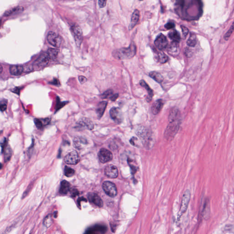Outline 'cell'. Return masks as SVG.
<instances>
[{
	"instance_id": "40",
	"label": "cell",
	"mask_w": 234,
	"mask_h": 234,
	"mask_svg": "<svg viewBox=\"0 0 234 234\" xmlns=\"http://www.w3.org/2000/svg\"><path fill=\"white\" fill-rule=\"evenodd\" d=\"M107 3V1H102L100 0L98 1V5L100 8H104L106 5Z\"/></svg>"
},
{
	"instance_id": "14",
	"label": "cell",
	"mask_w": 234,
	"mask_h": 234,
	"mask_svg": "<svg viewBox=\"0 0 234 234\" xmlns=\"http://www.w3.org/2000/svg\"><path fill=\"white\" fill-rule=\"evenodd\" d=\"M110 115L113 120L117 124H120L122 120V116L121 110L118 108H113L110 111Z\"/></svg>"
},
{
	"instance_id": "42",
	"label": "cell",
	"mask_w": 234,
	"mask_h": 234,
	"mask_svg": "<svg viewBox=\"0 0 234 234\" xmlns=\"http://www.w3.org/2000/svg\"><path fill=\"white\" fill-rule=\"evenodd\" d=\"M51 84L55 85V86H59L60 85V81L57 79H54L51 82H50Z\"/></svg>"
},
{
	"instance_id": "15",
	"label": "cell",
	"mask_w": 234,
	"mask_h": 234,
	"mask_svg": "<svg viewBox=\"0 0 234 234\" xmlns=\"http://www.w3.org/2000/svg\"><path fill=\"white\" fill-rule=\"evenodd\" d=\"M89 201L99 207L103 206V202L98 195L94 193H90L88 195Z\"/></svg>"
},
{
	"instance_id": "43",
	"label": "cell",
	"mask_w": 234,
	"mask_h": 234,
	"mask_svg": "<svg viewBox=\"0 0 234 234\" xmlns=\"http://www.w3.org/2000/svg\"><path fill=\"white\" fill-rule=\"evenodd\" d=\"M65 105V102H58V101L57 104L56 111L58 110V109L61 108L62 107L64 106Z\"/></svg>"
},
{
	"instance_id": "1",
	"label": "cell",
	"mask_w": 234,
	"mask_h": 234,
	"mask_svg": "<svg viewBox=\"0 0 234 234\" xmlns=\"http://www.w3.org/2000/svg\"><path fill=\"white\" fill-rule=\"evenodd\" d=\"M136 133L146 149L150 150L153 147L154 138L152 131L149 128L142 126L138 128Z\"/></svg>"
},
{
	"instance_id": "4",
	"label": "cell",
	"mask_w": 234,
	"mask_h": 234,
	"mask_svg": "<svg viewBox=\"0 0 234 234\" xmlns=\"http://www.w3.org/2000/svg\"><path fill=\"white\" fill-rule=\"evenodd\" d=\"M0 146L1 148V152L3 153L4 159L5 163L8 162L12 155V150L10 146L8 144V142L6 138L3 139L2 142L0 143Z\"/></svg>"
},
{
	"instance_id": "39",
	"label": "cell",
	"mask_w": 234,
	"mask_h": 234,
	"mask_svg": "<svg viewBox=\"0 0 234 234\" xmlns=\"http://www.w3.org/2000/svg\"><path fill=\"white\" fill-rule=\"evenodd\" d=\"M175 27V24L174 23H172V22H169V23H167L165 25V27L167 29H171L174 28Z\"/></svg>"
},
{
	"instance_id": "30",
	"label": "cell",
	"mask_w": 234,
	"mask_h": 234,
	"mask_svg": "<svg viewBox=\"0 0 234 234\" xmlns=\"http://www.w3.org/2000/svg\"><path fill=\"white\" fill-rule=\"evenodd\" d=\"M158 60H159V61L161 64H164V63H166L167 61L168 60V57L167 55H166L162 51H160L158 53Z\"/></svg>"
},
{
	"instance_id": "26",
	"label": "cell",
	"mask_w": 234,
	"mask_h": 234,
	"mask_svg": "<svg viewBox=\"0 0 234 234\" xmlns=\"http://www.w3.org/2000/svg\"><path fill=\"white\" fill-rule=\"evenodd\" d=\"M168 36L170 39H171L173 41L179 43L181 39L180 34L176 30H172L169 32Z\"/></svg>"
},
{
	"instance_id": "13",
	"label": "cell",
	"mask_w": 234,
	"mask_h": 234,
	"mask_svg": "<svg viewBox=\"0 0 234 234\" xmlns=\"http://www.w3.org/2000/svg\"><path fill=\"white\" fill-rule=\"evenodd\" d=\"M105 174L108 178H115L118 176V171L115 165H108L104 169Z\"/></svg>"
},
{
	"instance_id": "38",
	"label": "cell",
	"mask_w": 234,
	"mask_h": 234,
	"mask_svg": "<svg viewBox=\"0 0 234 234\" xmlns=\"http://www.w3.org/2000/svg\"><path fill=\"white\" fill-rule=\"evenodd\" d=\"M182 30V34L184 37L186 38V36L189 33V30L188 28L184 26H181Z\"/></svg>"
},
{
	"instance_id": "24",
	"label": "cell",
	"mask_w": 234,
	"mask_h": 234,
	"mask_svg": "<svg viewBox=\"0 0 234 234\" xmlns=\"http://www.w3.org/2000/svg\"><path fill=\"white\" fill-rule=\"evenodd\" d=\"M140 85L143 87H144L147 91L148 93V97L147 98V100L148 102H150L151 100L152 97L153 96V91L151 87H149L148 85L146 83L144 80H141L140 82Z\"/></svg>"
},
{
	"instance_id": "12",
	"label": "cell",
	"mask_w": 234,
	"mask_h": 234,
	"mask_svg": "<svg viewBox=\"0 0 234 234\" xmlns=\"http://www.w3.org/2000/svg\"><path fill=\"white\" fill-rule=\"evenodd\" d=\"M155 44L159 50H163L168 46L167 39L163 34H160L155 39Z\"/></svg>"
},
{
	"instance_id": "11",
	"label": "cell",
	"mask_w": 234,
	"mask_h": 234,
	"mask_svg": "<svg viewBox=\"0 0 234 234\" xmlns=\"http://www.w3.org/2000/svg\"><path fill=\"white\" fill-rule=\"evenodd\" d=\"M65 163L69 165H76L80 161L79 155L75 151L70 152L64 158Z\"/></svg>"
},
{
	"instance_id": "27",
	"label": "cell",
	"mask_w": 234,
	"mask_h": 234,
	"mask_svg": "<svg viewBox=\"0 0 234 234\" xmlns=\"http://www.w3.org/2000/svg\"><path fill=\"white\" fill-rule=\"evenodd\" d=\"M149 75L151 78H152V79L158 82L159 83H161L163 81V77L162 75L158 73V72H156V71H152V72H150L149 74Z\"/></svg>"
},
{
	"instance_id": "45",
	"label": "cell",
	"mask_w": 234,
	"mask_h": 234,
	"mask_svg": "<svg viewBox=\"0 0 234 234\" xmlns=\"http://www.w3.org/2000/svg\"><path fill=\"white\" fill-rule=\"evenodd\" d=\"M12 91L15 93L19 95L20 91V88L19 87L15 88L13 90H12Z\"/></svg>"
},
{
	"instance_id": "46",
	"label": "cell",
	"mask_w": 234,
	"mask_h": 234,
	"mask_svg": "<svg viewBox=\"0 0 234 234\" xmlns=\"http://www.w3.org/2000/svg\"><path fill=\"white\" fill-rule=\"evenodd\" d=\"M78 194H79V193H78V192L77 189H74V190H73V191H72V195L73 196H75L76 195H77Z\"/></svg>"
},
{
	"instance_id": "41",
	"label": "cell",
	"mask_w": 234,
	"mask_h": 234,
	"mask_svg": "<svg viewBox=\"0 0 234 234\" xmlns=\"http://www.w3.org/2000/svg\"><path fill=\"white\" fill-rule=\"evenodd\" d=\"M78 79H79V81H80V83L81 84H83L86 81H87V78L85 77H84V76H79V78H78Z\"/></svg>"
},
{
	"instance_id": "23",
	"label": "cell",
	"mask_w": 234,
	"mask_h": 234,
	"mask_svg": "<svg viewBox=\"0 0 234 234\" xmlns=\"http://www.w3.org/2000/svg\"><path fill=\"white\" fill-rule=\"evenodd\" d=\"M107 104H108V102H107L103 101L100 102L98 105L97 108V113L99 118H101L103 114H104V112L105 110Z\"/></svg>"
},
{
	"instance_id": "5",
	"label": "cell",
	"mask_w": 234,
	"mask_h": 234,
	"mask_svg": "<svg viewBox=\"0 0 234 234\" xmlns=\"http://www.w3.org/2000/svg\"><path fill=\"white\" fill-rule=\"evenodd\" d=\"M47 40L51 45L54 47L59 48L61 46L62 38L54 32L50 31L47 35Z\"/></svg>"
},
{
	"instance_id": "16",
	"label": "cell",
	"mask_w": 234,
	"mask_h": 234,
	"mask_svg": "<svg viewBox=\"0 0 234 234\" xmlns=\"http://www.w3.org/2000/svg\"><path fill=\"white\" fill-rule=\"evenodd\" d=\"M164 106V102L161 99L156 101L152 105L151 112L154 115H157L161 110Z\"/></svg>"
},
{
	"instance_id": "48",
	"label": "cell",
	"mask_w": 234,
	"mask_h": 234,
	"mask_svg": "<svg viewBox=\"0 0 234 234\" xmlns=\"http://www.w3.org/2000/svg\"><path fill=\"white\" fill-rule=\"evenodd\" d=\"M3 167V165L1 163H0V169H1Z\"/></svg>"
},
{
	"instance_id": "44",
	"label": "cell",
	"mask_w": 234,
	"mask_h": 234,
	"mask_svg": "<svg viewBox=\"0 0 234 234\" xmlns=\"http://www.w3.org/2000/svg\"><path fill=\"white\" fill-rule=\"evenodd\" d=\"M118 94H115L113 95H112L110 97V99L112 101H115L116 99L118 98Z\"/></svg>"
},
{
	"instance_id": "31",
	"label": "cell",
	"mask_w": 234,
	"mask_h": 234,
	"mask_svg": "<svg viewBox=\"0 0 234 234\" xmlns=\"http://www.w3.org/2000/svg\"><path fill=\"white\" fill-rule=\"evenodd\" d=\"M65 175L67 177H71L75 174V171L71 168L65 167L64 170Z\"/></svg>"
},
{
	"instance_id": "37",
	"label": "cell",
	"mask_w": 234,
	"mask_h": 234,
	"mask_svg": "<svg viewBox=\"0 0 234 234\" xmlns=\"http://www.w3.org/2000/svg\"><path fill=\"white\" fill-rule=\"evenodd\" d=\"M32 186H33V184H31V183L29 185V186H28V187L26 189V190H25V191L24 192V194H23V198H26L27 196L28 195V194H29V192H30L32 188Z\"/></svg>"
},
{
	"instance_id": "47",
	"label": "cell",
	"mask_w": 234,
	"mask_h": 234,
	"mask_svg": "<svg viewBox=\"0 0 234 234\" xmlns=\"http://www.w3.org/2000/svg\"><path fill=\"white\" fill-rule=\"evenodd\" d=\"M3 71V67L1 65H0V74Z\"/></svg>"
},
{
	"instance_id": "35",
	"label": "cell",
	"mask_w": 234,
	"mask_h": 234,
	"mask_svg": "<svg viewBox=\"0 0 234 234\" xmlns=\"http://www.w3.org/2000/svg\"><path fill=\"white\" fill-rule=\"evenodd\" d=\"M113 93V91L111 89H109V90H107L106 91H105L104 93L101 95L102 98V99H106L108 98V97L111 96Z\"/></svg>"
},
{
	"instance_id": "6",
	"label": "cell",
	"mask_w": 234,
	"mask_h": 234,
	"mask_svg": "<svg viewBox=\"0 0 234 234\" xmlns=\"http://www.w3.org/2000/svg\"><path fill=\"white\" fill-rule=\"evenodd\" d=\"M102 188L109 197L113 198L117 195V188L113 182L109 181L104 182L102 184Z\"/></svg>"
},
{
	"instance_id": "34",
	"label": "cell",
	"mask_w": 234,
	"mask_h": 234,
	"mask_svg": "<svg viewBox=\"0 0 234 234\" xmlns=\"http://www.w3.org/2000/svg\"><path fill=\"white\" fill-rule=\"evenodd\" d=\"M7 101L5 99L0 101V111L4 112L7 109Z\"/></svg>"
},
{
	"instance_id": "21",
	"label": "cell",
	"mask_w": 234,
	"mask_h": 234,
	"mask_svg": "<svg viewBox=\"0 0 234 234\" xmlns=\"http://www.w3.org/2000/svg\"><path fill=\"white\" fill-rule=\"evenodd\" d=\"M140 17V13L137 9L135 10L132 15L131 19L130 24L129 28L132 29L135 27L138 22Z\"/></svg>"
},
{
	"instance_id": "36",
	"label": "cell",
	"mask_w": 234,
	"mask_h": 234,
	"mask_svg": "<svg viewBox=\"0 0 234 234\" xmlns=\"http://www.w3.org/2000/svg\"><path fill=\"white\" fill-rule=\"evenodd\" d=\"M233 24H232V25H231V27L230 28V29L226 33L225 35V40H228L229 38H230L231 35L232 34V33H233Z\"/></svg>"
},
{
	"instance_id": "33",
	"label": "cell",
	"mask_w": 234,
	"mask_h": 234,
	"mask_svg": "<svg viewBox=\"0 0 234 234\" xmlns=\"http://www.w3.org/2000/svg\"><path fill=\"white\" fill-rule=\"evenodd\" d=\"M52 223V217L50 214L47 215L44 219V224L47 227H49Z\"/></svg>"
},
{
	"instance_id": "18",
	"label": "cell",
	"mask_w": 234,
	"mask_h": 234,
	"mask_svg": "<svg viewBox=\"0 0 234 234\" xmlns=\"http://www.w3.org/2000/svg\"><path fill=\"white\" fill-rule=\"evenodd\" d=\"M178 42L172 41L168 48V52L171 55L178 54L179 51V44Z\"/></svg>"
},
{
	"instance_id": "28",
	"label": "cell",
	"mask_w": 234,
	"mask_h": 234,
	"mask_svg": "<svg viewBox=\"0 0 234 234\" xmlns=\"http://www.w3.org/2000/svg\"><path fill=\"white\" fill-rule=\"evenodd\" d=\"M197 43V38L196 34L194 33H191L187 41V44L190 47H194L196 45Z\"/></svg>"
},
{
	"instance_id": "7",
	"label": "cell",
	"mask_w": 234,
	"mask_h": 234,
	"mask_svg": "<svg viewBox=\"0 0 234 234\" xmlns=\"http://www.w3.org/2000/svg\"><path fill=\"white\" fill-rule=\"evenodd\" d=\"M190 192L189 190H186L184 193L183 197H182V202L181 206L179 211V216H181L182 214L184 213L187 210L188 206L189 204L190 199Z\"/></svg>"
},
{
	"instance_id": "9",
	"label": "cell",
	"mask_w": 234,
	"mask_h": 234,
	"mask_svg": "<svg viewBox=\"0 0 234 234\" xmlns=\"http://www.w3.org/2000/svg\"><path fill=\"white\" fill-rule=\"evenodd\" d=\"M98 158L102 163L109 162L113 159V155L111 152L106 149L102 148L98 153Z\"/></svg>"
},
{
	"instance_id": "17",
	"label": "cell",
	"mask_w": 234,
	"mask_h": 234,
	"mask_svg": "<svg viewBox=\"0 0 234 234\" xmlns=\"http://www.w3.org/2000/svg\"><path fill=\"white\" fill-rule=\"evenodd\" d=\"M181 114L180 111L178 108H172L170 111L168 116V122H171L177 120L178 119H181Z\"/></svg>"
},
{
	"instance_id": "8",
	"label": "cell",
	"mask_w": 234,
	"mask_h": 234,
	"mask_svg": "<svg viewBox=\"0 0 234 234\" xmlns=\"http://www.w3.org/2000/svg\"><path fill=\"white\" fill-rule=\"evenodd\" d=\"M71 30L74 35L75 43L78 47L81 44L82 41V32L79 25L75 24L71 27Z\"/></svg>"
},
{
	"instance_id": "2",
	"label": "cell",
	"mask_w": 234,
	"mask_h": 234,
	"mask_svg": "<svg viewBox=\"0 0 234 234\" xmlns=\"http://www.w3.org/2000/svg\"><path fill=\"white\" fill-rule=\"evenodd\" d=\"M136 52L135 44L132 43L128 48H123L114 51L113 55L117 59L124 60L133 57L135 55Z\"/></svg>"
},
{
	"instance_id": "20",
	"label": "cell",
	"mask_w": 234,
	"mask_h": 234,
	"mask_svg": "<svg viewBox=\"0 0 234 234\" xmlns=\"http://www.w3.org/2000/svg\"><path fill=\"white\" fill-rule=\"evenodd\" d=\"M9 71L11 74L18 76L22 74V73L24 72V68L22 65H13L10 67Z\"/></svg>"
},
{
	"instance_id": "49",
	"label": "cell",
	"mask_w": 234,
	"mask_h": 234,
	"mask_svg": "<svg viewBox=\"0 0 234 234\" xmlns=\"http://www.w3.org/2000/svg\"><path fill=\"white\" fill-rule=\"evenodd\" d=\"M2 131H0V134H1V133H2Z\"/></svg>"
},
{
	"instance_id": "19",
	"label": "cell",
	"mask_w": 234,
	"mask_h": 234,
	"mask_svg": "<svg viewBox=\"0 0 234 234\" xmlns=\"http://www.w3.org/2000/svg\"><path fill=\"white\" fill-rule=\"evenodd\" d=\"M78 123L80 126L86 128L88 130H91L94 128V124L92 122L90 119L85 118H81Z\"/></svg>"
},
{
	"instance_id": "3",
	"label": "cell",
	"mask_w": 234,
	"mask_h": 234,
	"mask_svg": "<svg viewBox=\"0 0 234 234\" xmlns=\"http://www.w3.org/2000/svg\"><path fill=\"white\" fill-rule=\"evenodd\" d=\"M181 118L174 121L169 122L165 128L164 132V138L167 141H172L179 130Z\"/></svg>"
},
{
	"instance_id": "25",
	"label": "cell",
	"mask_w": 234,
	"mask_h": 234,
	"mask_svg": "<svg viewBox=\"0 0 234 234\" xmlns=\"http://www.w3.org/2000/svg\"><path fill=\"white\" fill-rule=\"evenodd\" d=\"M71 188V185L69 182L65 180H64L61 182L60 187V192L62 194H66L69 191Z\"/></svg>"
},
{
	"instance_id": "50",
	"label": "cell",
	"mask_w": 234,
	"mask_h": 234,
	"mask_svg": "<svg viewBox=\"0 0 234 234\" xmlns=\"http://www.w3.org/2000/svg\"><path fill=\"white\" fill-rule=\"evenodd\" d=\"M1 20H0V25H1Z\"/></svg>"
},
{
	"instance_id": "32",
	"label": "cell",
	"mask_w": 234,
	"mask_h": 234,
	"mask_svg": "<svg viewBox=\"0 0 234 234\" xmlns=\"http://www.w3.org/2000/svg\"><path fill=\"white\" fill-rule=\"evenodd\" d=\"M34 122L35 124L36 127L38 129L41 130L44 127V124L45 125V122L44 120V122L42 121L41 119L38 118H35L34 120Z\"/></svg>"
},
{
	"instance_id": "10",
	"label": "cell",
	"mask_w": 234,
	"mask_h": 234,
	"mask_svg": "<svg viewBox=\"0 0 234 234\" xmlns=\"http://www.w3.org/2000/svg\"><path fill=\"white\" fill-rule=\"evenodd\" d=\"M50 61L47 52H44L39 56L37 59L35 61L34 64L38 68H44L48 64Z\"/></svg>"
},
{
	"instance_id": "22",
	"label": "cell",
	"mask_w": 234,
	"mask_h": 234,
	"mask_svg": "<svg viewBox=\"0 0 234 234\" xmlns=\"http://www.w3.org/2000/svg\"><path fill=\"white\" fill-rule=\"evenodd\" d=\"M24 7L22 6H17V7H14L13 8H11L8 10L6 11L4 13V15L6 17L12 15L14 14L19 13H21L24 11Z\"/></svg>"
},
{
	"instance_id": "29",
	"label": "cell",
	"mask_w": 234,
	"mask_h": 234,
	"mask_svg": "<svg viewBox=\"0 0 234 234\" xmlns=\"http://www.w3.org/2000/svg\"><path fill=\"white\" fill-rule=\"evenodd\" d=\"M59 53V50L57 48H50L48 50L47 53L50 59L54 60L56 58L58 55Z\"/></svg>"
}]
</instances>
